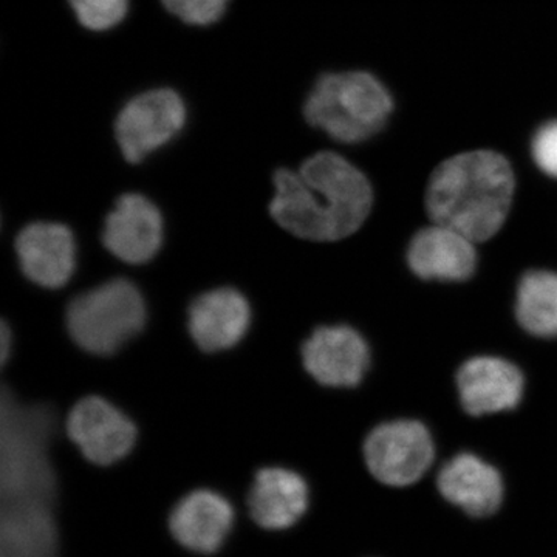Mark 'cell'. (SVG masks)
<instances>
[{
  "label": "cell",
  "mask_w": 557,
  "mask_h": 557,
  "mask_svg": "<svg viewBox=\"0 0 557 557\" xmlns=\"http://www.w3.org/2000/svg\"><path fill=\"white\" fill-rule=\"evenodd\" d=\"M188 109L182 95L170 87L143 91L121 109L115 139L121 156L137 164L185 129Z\"/></svg>",
  "instance_id": "5"
},
{
  "label": "cell",
  "mask_w": 557,
  "mask_h": 557,
  "mask_svg": "<svg viewBox=\"0 0 557 557\" xmlns=\"http://www.w3.org/2000/svg\"><path fill=\"white\" fill-rule=\"evenodd\" d=\"M249 324L251 309L247 298L236 288L211 289L189 307L190 338L207 354L236 347L247 335Z\"/></svg>",
  "instance_id": "12"
},
{
  "label": "cell",
  "mask_w": 557,
  "mask_h": 557,
  "mask_svg": "<svg viewBox=\"0 0 557 557\" xmlns=\"http://www.w3.org/2000/svg\"><path fill=\"white\" fill-rule=\"evenodd\" d=\"M307 372L322 386L357 387L370 366L368 343L348 325L319 327L302 346Z\"/></svg>",
  "instance_id": "8"
},
{
  "label": "cell",
  "mask_w": 557,
  "mask_h": 557,
  "mask_svg": "<svg viewBox=\"0 0 557 557\" xmlns=\"http://www.w3.org/2000/svg\"><path fill=\"white\" fill-rule=\"evenodd\" d=\"M434 456L431 432L416 420L380 424L364 442V460L370 474L387 486L413 485L432 467Z\"/></svg>",
  "instance_id": "6"
},
{
  "label": "cell",
  "mask_w": 557,
  "mask_h": 557,
  "mask_svg": "<svg viewBox=\"0 0 557 557\" xmlns=\"http://www.w3.org/2000/svg\"><path fill=\"white\" fill-rule=\"evenodd\" d=\"M392 112L394 101L386 86L361 70L321 76L304 102L307 123L343 145L375 137Z\"/></svg>",
  "instance_id": "3"
},
{
  "label": "cell",
  "mask_w": 557,
  "mask_h": 557,
  "mask_svg": "<svg viewBox=\"0 0 557 557\" xmlns=\"http://www.w3.org/2000/svg\"><path fill=\"white\" fill-rule=\"evenodd\" d=\"M531 152L539 170L549 177L557 178V120L548 121L539 127L531 145Z\"/></svg>",
  "instance_id": "20"
},
{
  "label": "cell",
  "mask_w": 557,
  "mask_h": 557,
  "mask_svg": "<svg viewBox=\"0 0 557 557\" xmlns=\"http://www.w3.org/2000/svg\"><path fill=\"white\" fill-rule=\"evenodd\" d=\"M163 234L160 209L141 194H124L104 220L102 244L123 262L141 265L159 255Z\"/></svg>",
  "instance_id": "9"
},
{
  "label": "cell",
  "mask_w": 557,
  "mask_h": 557,
  "mask_svg": "<svg viewBox=\"0 0 557 557\" xmlns=\"http://www.w3.org/2000/svg\"><path fill=\"white\" fill-rule=\"evenodd\" d=\"M516 317L530 335L557 336V273L534 270L523 274L516 299Z\"/></svg>",
  "instance_id": "17"
},
{
  "label": "cell",
  "mask_w": 557,
  "mask_h": 557,
  "mask_svg": "<svg viewBox=\"0 0 557 557\" xmlns=\"http://www.w3.org/2000/svg\"><path fill=\"white\" fill-rule=\"evenodd\" d=\"M271 218L281 228L310 242L346 239L361 228L373 205L368 177L336 152L314 153L299 171L273 177Z\"/></svg>",
  "instance_id": "1"
},
{
  "label": "cell",
  "mask_w": 557,
  "mask_h": 557,
  "mask_svg": "<svg viewBox=\"0 0 557 557\" xmlns=\"http://www.w3.org/2000/svg\"><path fill=\"white\" fill-rule=\"evenodd\" d=\"M148 309L139 289L126 278H113L70 302L67 329L83 350L112 355L145 329Z\"/></svg>",
  "instance_id": "4"
},
{
  "label": "cell",
  "mask_w": 557,
  "mask_h": 557,
  "mask_svg": "<svg viewBox=\"0 0 557 557\" xmlns=\"http://www.w3.org/2000/svg\"><path fill=\"white\" fill-rule=\"evenodd\" d=\"M231 0H161L164 9L183 24L209 27L222 20Z\"/></svg>",
  "instance_id": "19"
},
{
  "label": "cell",
  "mask_w": 557,
  "mask_h": 557,
  "mask_svg": "<svg viewBox=\"0 0 557 557\" xmlns=\"http://www.w3.org/2000/svg\"><path fill=\"white\" fill-rule=\"evenodd\" d=\"M440 494L471 518H487L500 508L505 487L500 472L474 454H458L438 472Z\"/></svg>",
  "instance_id": "14"
},
{
  "label": "cell",
  "mask_w": 557,
  "mask_h": 557,
  "mask_svg": "<svg viewBox=\"0 0 557 557\" xmlns=\"http://www.w3.org/2000/svg\"><path fill=\"white\" fill-rule=\"evenodd\" d=\"M515 190V171L500 153L485 149L458 153L432 172L428 214L475 244L490 240L504 226Z\"/></svg>",
  "instance_id": "2"
},
{
  "label": "cell",
  "mask_w": 557,
  "mask_h": 557,
  "mask_svg": "<svg viewBox=\"0 0 557 557\" xmlns=\"http://www.w3.org/2000/svg\"><path fill=\"white\" fill-rule=\"evenodd\" d=\"M475 242L458 231L434 223L410 240L408 263L416 276L435 281H467L478 267Z\"/></svg>",
  "instance_id": "15"
},
{
  "label": "cell",
  "mask_w": 557,
  "mask_h": 557,
  "mask_svg": "<svg viewBox=\"0 0 557 557\" xmlns=\"http://www.w3.org/2000/svg\"><path fill=\"white\" fill-rule=\"evenodd\" d=\"M0 344H2L0 357H2V362H7V359L10 357L11 332L5 321L2 322V330H0Z\"/></svg>",
  "instance_id": "21"
},
{
  "label": "cell",
  "mask_w": 557,
  "mask_h": 557,
  "mask_svg": "<svg viewBox=\"0 0 557 557\" xmlns=\"http://www.w3.org/2000/svg\"><path fill=\"white\" fill-rule=\"evenodd\" d=\"M523 384L522 372L496 357L468 359L457 373L461 406L472 417L518 408Z\"/></svg>",
  "instance_id": "11"
},
{
  "label": "cell",
  "mask_w": 557,
  "mask_h": 557,
  "mask_svg": "<svg viewBox=\"0 0 557 557\" xmlns=\"http://www.w3.org/2000/svg\"><path fill=\"white\" fill-rule=\"evenodd\" d=\"M22 273L44 288H61L76 269L75 236L62 223L36 222L16 237Z\"/></svg>",
  "instance_id": "10"
},
{
  "label": "cell",
  "mask_w": 557,
  "mask_h": 557,
  "mask_svg": "<svg viewBox=\"0 0 557 557\" xmlns=\"http://www.w3.org/2000/svg\"><path fill=\"white\" fill-rule=\"evenodd\" d=\"M310 491L298 472L285 468L258 471L248 493L251 519L265 530H287L309 509Z\"/></svg>",
  "instance_id": "16"
},
{
  "label": "cell",
  "mask_w": 557,
  "mask_h": 557,
  "mask_svg": "<svg viewBox=\"0 0 557 557\" xmlns=\"http://www.w3.org/2000/svg\"><path fill=\"white\" fill-rule=\"evenodd\" d=\"M233 525V505L222 494L211 490L186 494L170 516V530L175 541L200 555L219 552Z\"/></svg>",
  "instance_id": "13"
},
{
  "label": "cell",
  "mask_w": 557,
  "mask_h": 557,
  "mask_svg": "<svg viewBox=\"0 0 557 557\" xmlns=\"http://www.w3.org/2000/svg\"><path fill=\"white\" fill-rule=\"evenodd\" d=\"M67 434L81 454L98 467L123 460L137 442V428L131 418L101 397L83 398L73 406Z\"/></svg>",
  "instance_id": "7"
},
{
  "label": "cell",
  "mask_w": 557,
  "mask_h": 557,
  "mask_svg": "<svg viewBox=\"0 0 557 557\" xmlns=\"http://www.w3.org/2000/svg\"><path fill=\"white\" fill-rule=\"evenodd\" d=\"M81 27L94 33L112 30L129 11V0H67Z\"/></svg>",
  "instance_id": "18"
}]
</instances>
